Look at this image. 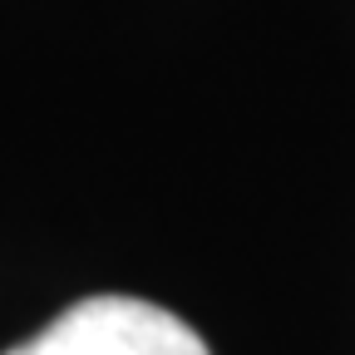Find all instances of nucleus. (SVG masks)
<instances>
[{
  "instance_id": "nucleus-1",
  "label": "nucleus",
  "mask_w": 355,
  "mask_h": 355,
  "mask_svg": "<svg viewBox=\"0 0 355 355\" xmlns=\"http://www.w3.org/2000/svg\"><path fill=\"white\" fill-rule=\"evenodd\" d=\"M6 355H212L173 311L139 296H89Z\"/></svg>"
}]
</instances>
